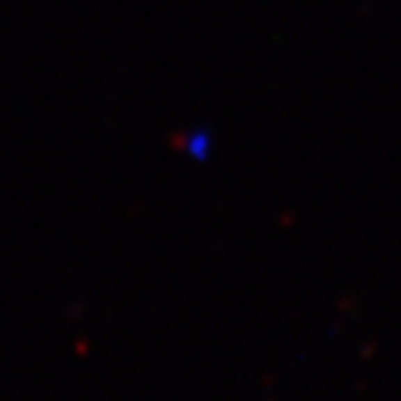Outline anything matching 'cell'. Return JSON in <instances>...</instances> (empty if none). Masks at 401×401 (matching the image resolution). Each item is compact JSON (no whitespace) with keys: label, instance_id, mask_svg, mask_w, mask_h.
Returning <instances> with one entry per match:
<instances>
[{"label":"cell","instance_id":"6da1fadb","mask_svg":"<svg viewBox=\"0 0 401 401\" xmlns=\"http://www.w3.org/2000/svg\"><path fill=\"white\" fill-rule=\"evenodd\" d=\"M207 135H202V132H197V135H191L189 140H187V150H189L191 158H205L207 155Z\"/></svg>","mask_w":401,"mask_h":401}]
</instances>
